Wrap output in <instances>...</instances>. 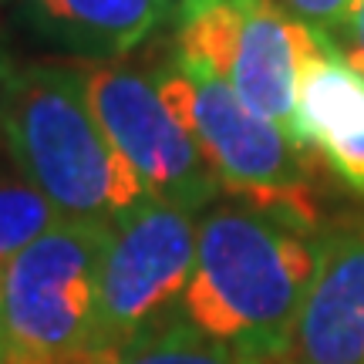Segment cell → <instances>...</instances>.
Instances as JSON below:
<instances>
[{"label":"cell","instance_id":"d6986e66","mask_svg":"<svg viewBox=\"0 0 364 364\" xmlns=\"http://www.w3.org/2000/svg\"><path fill=\"white\" fill-rule=\"evenodd\" d=\"M260 364H287V361H284V358H280V361H260Z\"/></svg>","mask_w":364,"mask_h":364},{"label":"cell","instance_id":"e0dca14e","mask_svg":"<svg viewBox=\"0 0 364 364\" xmlns=\"http://www.w3.org/2000/svg\"><path fill=\"white\" fill-rule=\"evenodd\" d=\"M209 4H216V0H176V11H179V17H189V14L203 11Z\"/></svg>","mask_w":364,"mask_h":364},{"label":"cell","instance_id":"277c9868","mask_svg":"<svg viewBox=\"0 0 364 364\" xmlns=\"http://www.w3.org/2000/svg\"><path fill=\"white\" fill-rule=\"evenodd\" d=\"M112 223L61 220L0 267L4 364H91Z\"/></svg>","mask_w":364,"mask_h":364},{"label":"cell","instance_id":"ba28073f","mask_svg":"<svg viewBox=\"0 0 364 364\" xmlns=\"http://www.w3.org/2000/svg\"><path fill=\"white\" fill-rule=\"evenodd\" d=\"M287 364H364V220L314 236V280Z\"/></svg>","mask_w":364,"mask_h":364},{"label":"cell","instance_id":"8fae6325","mask_svg":"<svg viewBox=\"0 0 364 364\" xmlns=\"http://www.w3.org/2000/svg\"><path fill=\"white\" fill-rule=\"evenodd\" d=\"M102 364H260L247 354L226 348L223 341L209 338L186 317H172L169 324L135 338L115 358Z\"/></svg>","mask_w":364,"mask_h":364},{"label":"cell","instance_id":"7c38bea8","mask_svg":"<svg viewBox=\"0 0 364 364\" xmlns=\"http://www.w3.org/2000/svg\"><path fill=\"white\" fill-rule=\"evenodd\" d=\"M61 223L58 209L24 179L0 172V267Z\"/></svg>","mask_w":364,"mask_h":364},{"label":"cell","instance_id":"7a4b0ae2","mask_svg":"<svg viewBox=\"0 0 364 364\" xmlns=\"http://www.w3.org/2000/svg\"><path fill=\"white\" fill-rule=\"evenodd\" d=\"M4 145L17 176H24L61 220L115 223L149 199L91 112L85 68H17L4 115Z\"/></svg>","mask_w":364,"mask_h":364},{"label":"cell","instance_id":"9a60e30c","mask_svg":"<svg viewBox=\"0 0 364 364\" xmlns=\"http://www.w3.org/2000/svg\"><path fill=\"white\" fill-rule=\"evenodd\" d=\"M331 44H334L358 71H364V0H351V11L344 17L341 31L331 38Z\"/></svg>","mask_w":364,"mask_h":364},{"label":"cell","instance_id":"52a82bcc","mask_svg":"<svg viewBox=\"0 0 364 364\" xmlns=\"http://www.w3.org/2000/svg\"><path fill=\"white\" fill-rule=\"evenodd\" d=\"M85 88L105 135L152 199L196 216L216 206V196L223 193L220 179L199 152L193 132L159 95L152 75L112 61L88 65Z\"/></svg>","mask_w":364,"mask_h":364},{"label":"cell","instance_id":"5b68a950","mask_svg":"<svg viewBox=\"0 0 364 364\" xmlns=\"http://www.w3.org/2000/svg\"><path fill=\"white\" fill-rule=\"evenodd\" d=\"M199 216L162 199H142L112 223V243L102 263L98 317L91 364L115 358L135 338L169 324L182 311L196 267Z\"/></svg>","mask_w":364,"mask_h":364},{"label":"cell","instance_id":"5bb4252c","mask_svg":"<svg viewBox=\"0 0 364 364\" xmlns=\"http://www.w3.org/2000/svg\"><path fill=\"white\" fill-rule=\"evenodd\" d=\"M321 159L327 162V169L334 172V179L344 189H351L354 196L364 199V132L351 142H341L334 149L321 152Z\"/></svg>","mask_w":364,"mask_h":364},{"label":"cell","instance_id":"8992f818","mask_svg":"<svg viewBox=\"0 0 364 364\" xmlns=\"http://www.w3.org/2000/svg\"><path fill=\"white\" fill-rule=\"evenodd\" d=\"M321 34L294 21L277 0H216L179 17L176 51L216 71L257 115L294 139L297 88ZM297 145V142H294Z\"/></svg>","mask_w":364,"mask_h":364},{"label":"cell","instance_id":"4fadbf2b","mask_svg":"<svg viewBox=\"0 0 364 364\" xmlns=\"http://www.w3.org/2000/svg\"><path fill=\"white\" fill-rule=\"evenodd\" d=\"M277 7L331 41L341 31L348 11H351V0H277Z\"/></svg>","mask_w":364,"mask_h":364},{"label":"cell","instance_id":"30bf717a","mask_svg":"<svg viewBox=\"0 0 364 364\" xmlns=\"http://www.w3.org/2000/svg\"><path fill=\"white\" fill-rule=\"evenodd\" d=\"M364 132V71L321 38L307 54L297 88L294 142L300 152H327Z\"/></svg>","mask_w":364,"mask_h":364},{"label":"cell","instance_id":"6da1fadb","mask_svg":"<svg viewBox=\"0 0 364 364\" xmlns=\"http://www.w3.org/2000/svg\"><path fill=\"white\" fill-rule=\"evenodd\" d=\"M314 280L307 230L243 199L199 216L182 317L253 361H280Z\"/></svg>","mask_w":364,"mask_h":364},{"label":"cell","instance_id":"3957f363","mask_svg":"<svg viewBox=\"0 0 364 364\" xmlns=\"http://www.w3.org/2000/svg\"><path fill=\"white\" fill-rule=\"evenodd\" d=\"M159 95L193 132L199 152L226 193L250 206L314 230L304 152L280 125L257 115L226 81L179 51L152 71Z\"/></svg>","mask_w":364,"mask_h":364},{"label":"cell","instance_id":"ac0fdd59","mask_svg":"<svg viewBox=\"0 0 364 364\" xmlns=\"http://www.w3.org/2000/svg\"><path fill=\"white\" fill-rule=\"evenodd\" d=\"M0 364H4V331H0Z\"/></svg>","mask_w":364,"mask_h":364},{"label":"cell","instance_id":"2e32d148","mask_svg":"<svg viewBox=\"0 0 364 364\" xmlns=\"http://www.w3.org/2000/svg\"><path fill=\"white\" fill-rule=\"evenodd\" d=\"M17 68L7 61V54L0 51V142H4V115H7V98H11V81Z\"/></svg>","mask_w":364,"mask_h":364},{"label":"cell","instance_id":"9c48e42d","mask_svg":"<svg viewBox=\"0 0 364 364\" xmlns=\"http://www.w3.org/2000/svg\"><path fill=\"white\" fill-rule=\"evenodd\" d=\"M172 0H27L34 34L85 58H122L172 17Z\"/></svg>","mask_w":364,"mask_h":364}]
</instances>
